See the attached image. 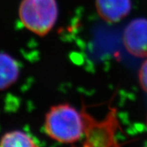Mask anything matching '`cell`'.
<instances>
[{"label": "cell", "instance_id": "8", "mask_svg": "<svg viewBox=\"0 0 147 147\" xmlns=\"http://www.w3.org/2000/svg\"><path fill=\"white\" fill-rule=\"evenodd\" d=\"M140 87L147 93V59L142 63L138 73Z\"/></svg>", "mask_w": 147, "mask_h": 147}, {"label": "cell", "instance_id": "3", "mask_svg": "<svg viewBox=\"0 0 147 147\" xmlns=\"http://www.w3.org/2000/svg\"><path fill=\"white\" fill-rule=\"evenodd\" d=\"M82 114L84 122V135L88 147H110L115 145L114 134L119 128L117 110L110 108L102 120H97L82 107Z\"/></svg>", "mask_w": 147, "mask_h": 147}, {"label": "cell", "instance_id": "7", "mask_svg": "<svg viewBox=\"0 0 147 147\" xmlns=\"http://www.w3.org/2000/svg\"><path fill=\"white\" fill-rule=\"evenodd\" d=\"M0 147H38L31 137L22 131L6 133L0 140Z\"/></svg>", "mask_w": 147, "mask_h": 147}, {"label": "cell", "instance_id": "4", "mask_svg": "<svg viewBox=\"0 0 147 147\" xmlns=\"http://www.w3.org/2000/svg\"><path fill=\"white\" fill-rule=\"evenodd\" d=\"M123 43L129 54L147 58V19L131 21L123 32Z\"/></svg>", "mask_w": 147, "mask_h": 147}, {"label": "cell", "instance_id": "6", "mask_svg": "<svg viewBox=\"0 0 147 147\" xmlns=\"http://www.w3.org/2000/svg\"><path fill=\"white\" fill-rule=\"evenodd\" d=\"M20 75V67L17 61L9 55L0 53V90L9 88Z\"/></svg>", "mask_w": 147, "mask_h": 147}, {"label": "cell", "instance_id": "2", "mask_svg": "<svg viewBox=\"0 0 147 147\" xmlns=\"http://www.w3.org/2000/svg\"><path fill=\"white\" fill-rule=\"evenodd\" d=\"M56 0H22L19 16L26 28L39 36L50 32L58 18Z\"/></svg>", "mask_w": 147, "mask_h": 147}, {"label": "cell", "instance_id": "1", "mask_svg": "<svg viewBox=\"0 0 147 147\" xmlns=\"http://www.w3.org/2000/svg\"><path fill=\"white\" fill-rule=\"evenodd\" d=\"M46 134L52 140L64 144L77 143L84 135V118L81 113L69 104L51 107L46 114Z\"/></svg>", "mask_w": 147, "mask_h": 147}, {"label": "cell", "instance_id": "5", "mask_svg": "<svg viewBox=\"0 0 147 147\" xmlns=\"http://www.w3.org/2000/svg\"><path fill=\"white\" fill-rule=\"evenodd\" d=\"M96 8L103 20L114 23L126 17L131 10V0H96Z\"/></svg>", "mask_w": 147, "mask_h": 147}]
</instances>
